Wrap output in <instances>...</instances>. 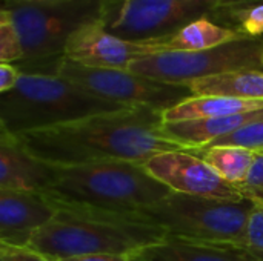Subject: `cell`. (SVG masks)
Here are the masks:
<instances>
[{"instance_id":"obj_6","label":"cell","mask_w":263,"mask_h":261,"mask_svg":"<svg viewBox=\"0 0 263 261\" xmlns=\"http://www.w3.org/2000/svg\"><path fill=\"white\" fill-rule=\"evenodd\" d=\"M105 0H52L2 6L11 12L23 46L22 62L65 57L69 37L86 25L97 23Z\"/></svg>"},{"instance_id":"obj_34","label":"cell","mask_w":263,"mask_h":261,"mask_svg":"<svg viewBox=\"0 0 263 261\" xmlns=\"http://www.w3.org/2000/svg\"><path fill=\"white\" fill-rule=\"evenodd\" d=\"M0 261H3V260H0Z\"/></svg>"},{"instance_id":"obj_5","label":"cell","mask_w":263,"mask_h":261,"mask_svg":"<svg viewBox=\"0 0 263 261\" xmlns=\"http://www.w3.org/2000/svg\"><path fill=\"white\" fill-rule=\"evenodd\" d=\"M166 240L168 234L159 228L112 217L59 212L34 234L28 248L54 260H65L97 254L128 255Z\"/></svg>"},{"instance_id":"obj_13","label":"cell","mask_w":263,"mask_h":261,"mask_svg":"<svg viewBox=\"0 0 263 261\" xmlns=\"http://www.w3.org/2000/svg\"><path fill=\"white\" fill-rule=\"evenodd\" d=\"M57 166L32 157L15 135L0 128V189L45 192L55 180Z\"/></svg>"},{"instance_id":"obj_27","label":"cell","mask_w":263,"mask_h":261,"mask_svg":"<svg viewBox=\"0 0 263 261\" xmlns=\"http://www.w3.org/2000/svg\"><path fill=\"white\" fill-rule=\"evenodd\" d=\"M59 261H128V255H112V254H97V255H83L72 257Z\"/></svg>"},{"instance_id":"obj_29","label":"cell","mask_w":263,"mask_h":261,"mask_svg":"<svg viewBox=\"0 0 263 261\" xmlns=\"http://www.w3.org/2000/svg\"><path fill=\"white\" fill-rule=\"evenodd\" d=\"M128 261H151V260H148L146 257H143V255L137 251V252L128 254Z\"/></svg>"},{"instance_id":"obj_31","label":"cell","mask_w":263,"mask_h":261,"mask_svg":"<svg viewBox=\"0 0 263 261\" xmlns=\"http://www.w3.org/2000/svg\"><path fill=\"white\" fill-rule=\"evenodd\" d=\"M259 2H263V0H251V2H248V3H259Z\"/></svg>"},{"instance_id":"obj_17","label":"cell","mask_w":263,"mask_h":261,"mask_svg":"<svg viewBox=\"0 0 263 261\" xmlns=\"http://www.w3.org/2000/svg\"><path fill=\"white\" fill-rule=\"evenodd\" d=\"M263 109V100H245L223 95H203L191 97L176 108L163 112L165 123H177L188 120H202L214 117L236 115L251 111Z\"/></svg>"},{"instance_id":"obj_33","label":"cell","mask_w":263,"mask_h":261,"mask_svg":"<svg viewBox=\"0 0 263 261\" xmlns=\"http://www.w3.org/2000/svg\"><path fill=\"white\" fill-rule=\"evenodd\" d=\"M262 66H263V54H262Z\"/></svg>"},{"instance_id":"obj_30","label":"cell","mask_w":263,"mask_h":261,"mask_svg":"<svg viewBox=\"0 0 263 261\" xmlns=\"http://www.w3.org/2000/svg\"><path fill=\"white\" fill-rule=\"evenodd\" d=\"M251 0H217L216 6H222V5H237V3H248Z\"/></svg>"},{"instance_id":"obj_19","label":"cell","mask_w":263,"mask_h":261,"mask_svg":"<svg viewBox=\"0 0 263 261\" xmlns=\"http://www.w3.org/2000/svg\"><path fill=\"white\" fill-rule=\"evenodd\" d=\"M193 152L203 158L225 182L234 186L247 178L257 155V152L239 146H211Z\"/></svg>"},{"instance_id":"obj_1","label":"cell","mask_w":263,"mask_h":261,"mask_svg":"<svg viewBox=\"0 0 263 261\" xmlns=\"http://www.w3.org/2000/svg\"><path fill=\"white\" fill-rule=\"evenodd\" d=\"M163 123L162 112L125 108L15 137L32 157L55 166L112 160L145 165L160 152L185 149L163 134Z\"/></svg>"},{"instance_id":"obj_21","label":"cell","mask_w":263,"mask_h":261,"mask_svg":"<svg viewBox=\"0 0 263 261\" xmlns=\"http://www.w3.org/2000/svg\"><path fill=\"white\" fill-rule=\"evenodd\" d=\"M23 60V46L20 35L6 8L0 11V63H14Z\"/></svg>"},{"instance_id":"obj_12","label":"cell","mask_w":263,"mask_h":261,"mask_svg":"<svg viewBox=\"0 0 263 261\" xmlns=\"http://www.w3.org/2000/svg\"><path fill=\"white\" fill-rule=\"evenodd\" d=\"M59 215L40 192L0 189V243L28 248L34 234Z\"/></svg>"},{"instance_id":"obj_32","label":"cell","mask_w":263,"mask_h":261,"mask_svg":"<svg viewBox=\"0 0 263 261\" xmlns=\"http://www.w3.org/2000/svg\"><path fill=\"white\" fill-rule=\"evenodd\" d=\"M208 2H214V3L217 5V0H208Z\"/></svg>"},{"instance_id":"obj_35","label":"cell","mask_w":263,"mask_h":261,"mask_svg":"<svg viewBox=\"0 0 263 261\" xmlns=\"http://www.w3.org/2000/svg\"><path fill=\"white\" fill-rule=\"evenodd\" d=\"M262 154H263V151H262Z\"/></svg>"},{"instance_id":"obj_7","label":"cell","mask_w":263,"mask_h":261,"mask_svg":"<svg viewBox=\"0 0 263 261\" xmlns=\"http://www.w3.org/2000/svg\"><path fill=\"white\" fill-rule=\"evenodd\" d=\"M263 38H240L191 52H162L137 58L128 71L173 85L242 69H263Z\"/></svg>"},{"instance_id":"obj_2","label":"cell","mask_w":263,"mask_h":261,"mask_svg":"<svg viewBox=\"0 0 263 261\" xmlns=\"http://www.w3.org/2000/svg\"><path fill=\"white\" fill-rule=\"evenodd\" d=\"M40 194L59 212L116 218L154 205L173 191L149 175L143 163L112 160L57 166L52 186Z\"/></svg>"},{"instance_id":"obj_28","label":"cell","mask_w":263,"mask_h":261,"mask_svg":"<svg viewBox=\"0 0 263 261\" xmlns=\"http://www.w3.org/2000/svg\"><path fill=\"white\" fill-rule=\"evenodd\" d=\"M29 2H52V0H2L3 6H9V5H18V3H29Z\"/></svg>"},{"instance_id":"obj_15","label":"cell","mask_w":263,"mask_h":261,"mask_svg":"<svg viewBox=\"0 0 263 261\" xmlns=\"http://www.w3.org/2000/svg\"><path fill=\"white\" fill-rule=\"evenodd\" d=\"M240 38H250V37H245L236 29L216 23L214 20H211V17H200L197 20L186 23L179 31L170 35L153 38L148 42L156 48L157 54H162V52L203 51Z\"/></svg>"},{"instance_id":"obj_10","label":"cell","mask_w":263,"mask_h":261,"mask_svg":"<svg viewBox=\"0 0 263 261\" xmlns=\"http://www.w3.org/2000/svg\"><path fill=\"white\" fill-rule=\"evenodd\" d=\"M146 171L173 192L217 200H243L239 189L225 182L203 158L191 151H168L151 157Z\"/></svg>"},{"instance_id":"obj_8","label":"cell","mask_w":263,"mask_h":261,"mask_svg":"<svg viewBox=\"0 0 263 261\" xmlns=\"http://www.w3.org/2000/svg\"><path fill=\"white\" fill-rule=\"evenodd\" d=\"M55 74L106 102L126 108H149L162 114L194 97L186 85L157 82L128 69L89 68L66 57L60 60Z\"/></svg>"},{"instance_id":"obj_26","label":"cell","mask_w":263,"mask_h":261,"mask_svg":"<svg viewBox=\"0 0 263 261\" xmlns=\"http://www.w3.org/2000/svg\"><path fill=\"white\" fill-rule=\"evenodd\" d=\"M22 71L14 63H0V94L9 92L18 82Z\"/></svg>"},{"instance_id":"obj_16","label":"cell","mask_w":263,"mask_h":261,"mask_svg":"<svg viewBox=\"0 0 263 261\" xmlns=\"http://www.w3.org/2000/svg\"><path fill=\"white\" fill-rule=\"evenodd\" d=\"M139 252L151 261H263L262 257L245 246L194 243L171 238Z\"/></svg>"},{"instance_id":"obj_4","label":"cell","mask_w":263,"mask_h":261,"mask_svg":"<svg viewBox=\"0 0 263 261\" xmlns=\"http://www.w3.org/2000/svg\"><path fill=\"white\" fill-rule=\"evenodd\" d=\"M256 203L251 200H217L173 192L166 198L116 217L129 223L163 229L171 240L243 246Z\"/></svg>"},{"instance_id":"obj_23","label":"cell","mask_w":263,"mask_h":261,"mask_svg":"<svg viewBox=\"0 0 263 261\" xmlns=\"http://www.w3.org/2000/svg\"><path fill=\"white\" fill-rule=\"evenodd\" d=\"M243 198L251 200L256 206L263 208V154L257 152L254 163L243 182L236 185Z\"/></svg>"},{"instance_id":"obj_3","label":"cell","mask_w":263,"mask_h":261,"mask_svg":"<svg viewBox=\"0 0 263 261\" xmlns=\"http://www.w3.org/2000/svg\"><path fill=\"white\" fill-rule=\"evenodd\" d=\"M125 108L99 98L60 75L22 72L17 85L0 94V128L20 135Z\"/></svg>"},{"instance_id":"obj_18","label":"cell","mask_w":263,"mask_h":261,"mask_svg":"<svg viewBox=\"0 0 263 261\" xmlns=\"http://www.w3.org/2000/svg\"><path fill=\"white\" fill-rule=\"evenodd\" d=\"M196 97L223 95L245 100H263V69H242L199 78L186 85Z\"/></svg>"},{"instance_id":"obj_14","label":"cell","mask_w":263,"mask_h":261,"mask_svg":"<svg viewBox=\"0 0 263 261\" xmlns=\"http://www.w3.org/2000/svg\"><path fill=\"white\" fill-rule=\"evenodd\" d=\"M263 118V109L202 120H188L177 123H163V134L174 143L180 145L186 151H196L210 146L219 138L228 137L230 134Z\"/></svg>"},{"instance_id":"obj_25","label":"cell","mask_w":263,"mask_h":261,"mask_svg":"<svg viewBox=\"0 0 263 261\" xmlns=\"http://www.w3.org/2000/svg\"><path fill=\"white\" fill-rule=\"evenodd\" d=\"M0 260L3 261H59L31 248H15L0 243Z\"/></svg>"},{"instance_id":"obj_20","label":"cell","mask_w":263,"mask_h":261,"mask_svg":"<svg viewBox=\"0 0 263 261\" xmlns=\"http://www.w3.org/2000/svg\"><path fill=\"white\" fill-rule=\"evenodd\" d=\"M211 20H217L222 26L236 29L245 37L260 38L263 35V2L216 6Z\"/></svg>"},{"instance_id":"obj_9","label":"cell","mask_w":263,"mask_h":261,"mask_svg":"<svg viewBox=\"0 0 263 261\" xmlns=\"http://www.w3.org/2000/svg\"><path fill=\"white\" fill-rule=\"evenodd\" d=\"M216 8L208 0H105L102 28L128 42H146L179 31Z\"/></svg>"},{"instance_id":"obj_22","label":"cell","mask_w":263,"mask_h":261,"mask_svg":"<svg viewBox=\"0 0 263 261\" xmlns=\"http://www.w3.org/2000/svg\"><path fill=\"white\" fill-rule=\"evenodd\" d=\"M211 146H239V148H245V149H250V151H254V152H262L263 118L251 123V125H247L245 128L230 134L228 137L216 140L214 143H211L206 148H211Z\"/></svg>"},{"instance_id":"obj_11","label":"cell","mask_w":263,"mask_h":261,"mask_svg":"<svg viewBox=\"0 0 263 261\" xmlns=\"http://www.w3.org/2000/svg\"><path fill=\"white\" fill-rule=\"evenodd\" d=\"M157 54L146 42H128L106 32L102 25L91 23L74 32L65 48V57L89 68L128 69L129 63Z\"/></svg>"},{"instance_id":"obj_24","label":"cell","mask_w":263,"mask_h":261,"mask_svg":"<svg viewBox=\"0 0 263 261\" xmlns=\"http://www.w3.org/2000/svg\"><path fill=\"white\" fill-rule=\"evenodd\" d=\"M243 246L263 258V208L256 206L248 220Z\"/></svg>"}]
</instances>
